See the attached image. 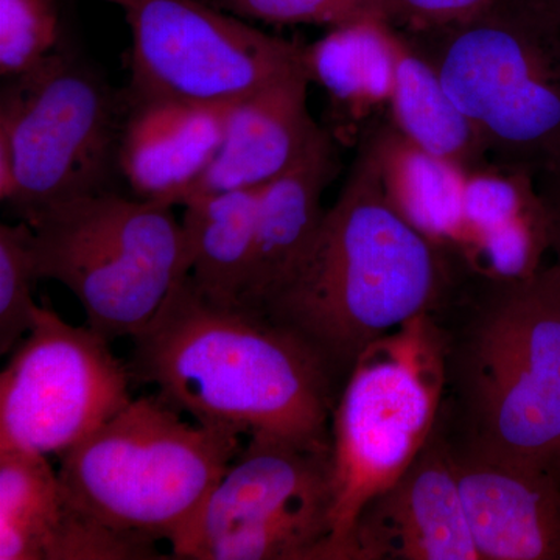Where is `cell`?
<instances>
[{"instance_id":"1","label":"cell","mask_w":560,"mask_h":560,"mask_svg":"<svg viewBox=\"0 0 560 560\" xmlns=\"http://www.w3.org/2000/svg\"><path fill=\"white\" fill-rule=\"evenodd\" d=\"M132 342V381L202 425L330 448L334 372L265 316L209 304L186 275Z\"/></svg>"},{"instance_id":"2","label":"cell","mask_w":560,"mask_h":560,"mask_svg":"<svg viewBox=\"0 0 560 560\" xmlns=\"http://www.w3.org/2000/svg\"><path fill=\"white\" fill-rule=\"evenodd\" d=\"M444 253L386 200L359 149L311 246L260 315L293 331L337 375L408 320L431 313L445 283Z\"/></svg>"},{"instance_id":"3","label":"cell","mask_w":560,"mask_h":560,"mask_svg":"<svg viewBox=\"0 0 560 560\" xmlns=\"http://www.w3.org/2000/svg\"><path fill=\"white\" fill-rule=\"evenodd\" d=\"M474 125L488 167L523 176L560 209V27L528 0L404 33Z\"/></svg>"},{"instance_id":"4","label":"cell","mask_w":560,"mask_h":560,"mask_svg":"<svg viewBox=\"0 0 560 560\" xmlns=\"http://www.w3.org/2000/svg\"><path fill=\"white\" fill-rule=\"evenodd\" d=\"M490 291L448 377L466 418L463 447L521 466L560 467V257Z\"/></svg>"},{"instance_id":"5","label":"cell","mask_w":560,"mask_h":560,"mask_svg":"<svg viewBox=\"0 0 560 560\" xmlns=\"http://www.w3.org/2000/svg\"><path fill=\"white\" fill-rule=\"evenodd\" d=\"M243 447L242 434L140 396L60 456L70 503L132 536L167 540L200 510Z\"/></svg>"},{"instance_id":"6","label":"cell","mask_w":560,"mask_h":560,"mask_svg":"<svg viewBox=\"0 0 560 560\" xmlns=\"http://www.w3.org/2000/svg\"><path fill=\"white\" fill-rule=\"evenodd\" d=\"M447 350L423 313L372 342L349 371L330 423L327 560H348L361 512L429 444L448 382Z\"/></svg>"},{"instance_id":"7","label":"cell","mask_w":560,"mask_h":560,"mask_svg":"<svg viewBox=\"0 0 560 560\" xmlns=\"http://www.w3.org/2000/svg\"><path fill=\"white\" fill-rule=\"evenodd\" d=\"M173 208L105 191L40 210L25 220L38 279L65 285L109 342L135 337L189 272Z\"/></svg>"},{"instance_id":"8","label":"cell","mask_w":560,"mask_h":560,"mask_svg":"<svg viewBox=\"0 0 560 560\" xmlns=\"http://www.w3.org/2000/svg\"><path fill=\"white\" fill-rule=\"evenodd\" d=\"M127 92L66 32L36 68L3 79L0 140L13 154L7 208L25 221L51 208L121 191L119 150Z\"/></svg>"},{"instance_id":"9","label":"cell","mask_w":560,"mask_h":560,"mask_svg":"<svg viewBox=\"0 0 560 560\" xmlns=\"http://www.w3.org/2000/svg\"><path fill=\"white\" fill-rule=\"evenodd\" d=\"M131 32L135 97L228 105L307 70V44L270 35L202 0H113Z\"/></svg>"},{"instance_id":"10","label":"cell","mask_w":560,"mask_h":560,"mask_svg":"<svg viewBox=\"0 0 560 560\" xmlns=\"http://www.w3.org/2000/svg\"><path fill=\"white\" fill-rule=\"evenodd\" d=\"M109 345L39 305L0 374V451L61 456L124 410L132 375Z\"/></svg>"},{"instance_id":"11","label":"cell","mask_w":560,"mask_h":560,"mask_svg":"<svg viewBox=\"0 0 560 560\" xmlns=\"http://www.w3.org/2000/svg\"><path fill=\"white\" fill-rule=\"evenodd\" d=\"M331 504L330 448L254 434L208 499L172 540V559H190L210 540Z\"/></svg>"},{"instance_id":"12","label":"cell","mask_w":560,"mask_h":560,"mask_svg":"<svg viewBox=\"0 0 560 560\" xmlns=\"http://www.w3.org/2000/svg\"><path fill=\"white\" fill-rule=\"evenodd\" d=\"M348 560H481L452 447L434 430L407 471L361 512Z\"/></svg>"},{"instance_id":"13","label":"cell","mask_w":560,"mask_h":560,"mask_svg":"<svg viewBox=\"0 0 560 560\" xmlns=\"http://www.w3.org/2000/svg\"><path fill=\"white\" fill-rule=\"evenodd\" d=\"M481 560H560V467L521 466L452 448Z\"/></svg>"},{"instance_id":"14","label":"cell","mask_w":560,"mask_h":560,"mask_svg":"<svg viewBox=\"0 0 560 560\" xmlns=\"http://www.w3.org/2000/svg\"><path fill=\"white\" fill-rule=\"evenodd\" d=\"M127 92L121 180L132 197L180 206L219 153L231 106L135 97Z\"/></svg>"},{"instance_id":"15","label":"cell","mask_w":560,"mask_h":560,"mask_svg":"<svg viewBox=\"0 0 560 560\" xmlns=\"http://www.w3.org/2000/svg\"><path fill=\"white\" fill-rule=\"evenodd\" d=\"M311 84L308 70H301L235 102L219 153L184 201L264 187L289 171L323 130L308 109Z\"/></svg>"},{"instance_id":"16","label":"cell","mask_w":560,"mask_h":560,"mask_svg":"<svg viewBox=\"0 0 560 560\" xmlns=\"http://www.w3.org/2000/svg\"><path fill=\"white\" fill-rule=\"evenodd\" d=\"M337 142L334 132L323 128L289 171L261 187L243 311L260 315L265 301L315 238L326 213L324 191L340 171Z\"/></svg>"},{"instance_id":"17","label":"cell","mask_w":560,"mask_h":560,"mask_svg":"<svg viewBox=\"0 0 560 560\" xmlns=\"http://www.w3.org/2000/svg\"><path fill=\"white\" fill-rule=\"evenodd\" d=\"M359 149L370 156L386 200L415 230L444 249L458 248L467 171L412 143L390 121H372Z\"/></svg>"},{"instance_id":"18","label":"cell","mask_w":560,"mask_h":560,"mask_svg":"<svg viewBox=\"0 0 560 560\" xmlns=\"http://www.w3.org/2000/svg\"><path fill=\"white\" fill-rule=\"evenodd\" d=\"M261 187L198 195L183 202L190 285L209 304L242 308L248 283Z\"/></svg>"},{"instance_id":"19","label":"cell","mask_w":560,"mask_h":560,"mask_svg":"<svg viewBox=\"0 0 560 560\" xmlns=\"http://www.w3.org/2000/svg\"><path fill=\"white\" fill-rule=\"evenodd\" d=\"M312 83L329 95L338 124L370 120L389 106L396 81L397 31L381 16L335 25L305 49Z\"/></svg>"},{"instance_id":"20","label":"cell","mask_w":560,"mask_h":560,"mask_svg":"<svg viewBox=\"0 0 560 560\" xmlns=\"http://www.w3.org/2000/svg\"><path fill=\"white\" fill-rule=\"evenodd\" d=\"M390 124L412 143L455 162L467 172L486 168L480 140L470 120L430 65L397 31V65Z\"/></svg>"},{"instance_id":"21","label":"cell","mask_w":560,"mask_h":560,"mask_svg":"<svg viewBox=\"0 0 560 560\" xmlns=\"http://www.w3.org/2000/svg\"><path fill=\"white\" fill-rule=\"evenodd\" d=\"M61 495L47 456L0 451V560H36V536Z\"/></svg>"},{"instance_id":"22","label":"cell","mask_w":560,"mask_h":560,"mask_svg":"<svg viewBox=\"0 0 560 560\" xmlns=\"http://www.w3.org/2000/svg\"><path fill=\"white\" fill-rule=\"evenodd\" d=\"M31 224L0 226V353L9 355L35 324L39 305L33 301L36 275Z\"/></svg>"},{"instance_id":"23","label":"cell","mask_w":560,"mask_h":560,"mask_svg":"<svg viewBox=\"0 0 560 560\" xmlns=\"http://www.w3.org/2000/svg\"><path fill=\"white\" fill-rule=\"evenodd\" d=\"M65 35L60 0H0V75L36 68Z\"/></svg>"},{"instance_id":"24","label":"cell","mask_w":560,"mask_h":560,"mask_svg":"<svg viewBox=\"0 0 560 560\" xmlns=\"http://www.w3.org/2000/svg\"><path fill=\"white\" fill-rule=\"evenodd\" d=\"M245 21L275 25H335L383 18L385 0H202Z\"/></svg>"},{"instance_id":"25","label":"cell","mask_w":560,"mask_h":560,"mask_svg":"<svg viewBox=\"0 0 560 560\" xmlns=\"http://www.w3.org/2000/svg\"><path fill=\"white\" fill-rule=\"evenodd\" d=\"M492 0H385L383 20L404 33L444 27L474 16Z\"/></svg>"},{"instance_id":"26","label":"cell","mask_w":560,"mask_h":560,"mask_svg":"<svg viewBox=\"0 0 560 560\" xmlns=\"http://www.w3.org/2000/svg\"><path fill=\"white\" fill-rule=\"evenodd\" d=\"M541 13L547 14L560 27V0H528Z\"/></svg>"},{"instance_id":"27","label":"cell","mask_w":560,"mask_h":560,"mask_svg":"<svg viewBox=\"0 0 560 560\" xmlns=\"http://www.w3.org/2000/svg\"><path fill=\"white\" fill-rule=\"evenodd\" d=\"M552 221H555V249L558 253V257H560V210L558 213L552 215Z\"/></svg>"},{"instance_id":"28","label":"cell","mask_w":560,"mask_h":560,"mask_svg":"<svg viewBox=\"0 0 560 560\" xmlns=\"http://www.w3.org/2000/svg\"><path fill=\"white\" fill-rule=\"evenodd\" d=\"M103 2H109V3H113V0H103Z\"/></svg>"}]
</instances>
